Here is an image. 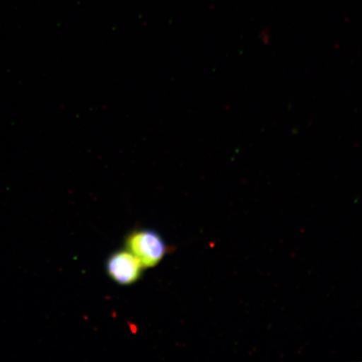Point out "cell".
<instances>
[{
    "label": "cell",
    "instance_id": "obj_1",
    "mask_svg": "<svg viewBox=\"0 0 362 362\" xmlns=\"http://www.w3.org/2000/svg\"><path fill=\"white\" fill-rule=\"evenodd\" d=\"M126 247L141 262L144 269L160 264L169 250L160 235L152 230H134L126 239Z\"/></svg>",
    "mask_w": 362,
    "mask_h": 362
},
{
    "label": "cell",
    "instance_id": "obj_2",
    "mask_svg": "<svg viewBox=\"0 0 362 362\" xmlns=\"http://www.w3.org/2000/svg\"><path fill=\"white\" fill-rule=\"evenodd\" d=\"M143 269L141 262L128 250L113 253L107 262V274L113 281L121 285L137 282Z\"/></svg>",
    "mask_w": 362,
    "mask_h": 362
}]
</instances>
